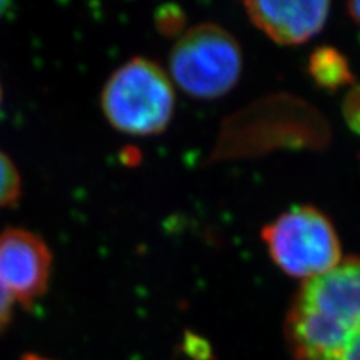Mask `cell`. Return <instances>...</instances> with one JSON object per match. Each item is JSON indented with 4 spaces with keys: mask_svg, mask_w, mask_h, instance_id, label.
I'll return each instance as SVG.
<instances>
[{
    "mask_svg": "<svg viewBox=\"0 0 360 360\" xmlns=\"http://www.w3.org/2000/svg\"><path fill=\"white\" fill-rule=\"evenodd\" d=\"M285 336L296 360H360V258L307 279L292 299Z\"/></svg>",
    "mask_w": 360,
    "mask_h": 360,
    "instance_id": "1",
    "label": "cell"
},
{
    "mask_svg": "<svg viewBox=\"0 0 360 360\" xmlns=\"http://www.w3.org/2000/svg\"><path fill=\"white\" fill-rule=\"evenodd\" d=\"M174 105L172 78L146 58H134L117 68L101 92V108L110 125L139 137L165 131Z\"/></svg>",
    "mask_w": 360,
    "mask_h": 360,
    "instance_id": "2",
    "label": "cell"
},
{
    "mask_svg": "<svg viewBox=\"0 0 360 360\" xmlns=\"http://www.w3.org/2000/svg\"><path fill=\"white\" fill-rule=\"evenodd\" d=\"M242 50L218 25L202 22L180 35L170 53V74L185 94L200 99L221 98L239 82Z\"/></svg>",
    "mask_w": 360,
    "mask_h": 360,
    "instance_id": "3",
    "label": "cell"
},
{
    "mask_svg": "<svg viewBox=\"0 0 360 360\" xmlns=\"http://www.w3.org/2000/svg\"><path fill=\"white\" fill-rule=\"evenodd\" d=\"M274 263L290 276L311 279L341 263V242L333 224L312 206H295L262 231Z\"/></svg>",
    "mask_w": 360,
    "mask_h": 360,
    "instance_id": "4",
    "label": "cell"
},
{
    "mask_svg": "<svg viewBox=\"0 0 360 360\" xmlns=\"http://www.w3.org/2000/svg\"><path fill=\"white\" fill-rule=\"evenodd\" d=\"M53 255L45 240L26 229L0 233V288L30 308L49 288Z\"/></svg>",
    "mask_w": 360,
    "mask_h": 360,
    "instance_id": "5",
    "label": "cell"
},
{
    "mask_svg": "<svg viewBox=\"0 0 360 360\" xmlns=\"http://www.w3.org/2000/svg\"><path fill=\"white\" fill-rule=\"evenodd\" d=\"M246 14L254 25L278 44L296 45L311 39L324 27L329 2H246Z\"/></svg>",
    "mask_w": 360,
    "mask_h": 360,
    "instance_id": "6",
    "label": "cell"
},
{
    "mask_svg": "<svg viewBox=\"0 0 360 360\" xmlns=\"http://www.w3.org/2000/svg\"><path fill=\"white\" fill-rule=\"evenodd\" d=\"M308 72L320 89L336 92L354 82L350 63L345 56L335 47H319L309 56Z\"/></svg>",
    "mask_w": 360,
    "mask_h": 360,
    "instance_id": "7",
    "label": "cell"
},
{
    "mask_svg": "<svg viewBox=\"0 0 360 360\" xmlns=\"http://www.w3.org/2000/svg\"><path fill=\"white\" fill-rule=\"evenodd\" d=\"M21 197V177L9 156L0 152V209L14 206Z\"/></svg>",
    "mask_w": 360,
    "mask_h": 360,
    "instance_id": "8",
    "label": "cell"
},
{
    "mask_svg": "<svg viewBox=\"0 0 360 360\" xmlns=\"http://www.w3.org/2000/svg\"><path fill=\"white\" fill-rule=\"evenodd\" d=\"M185 22V13L177 5H164L156 11V27L165 37L182 35Z\"/></svg>",
    "mask_w": 360,
    "mask_h": 360,
    "instance_id": "9",
    "label": "cell"
},
{
    "mask_svg": "<svg viewBox=\"0 0 360 360\" xmlns=\"http://www.w3.org/2000/svg\"><path fill=\"white\" fill-rule=\"evenodd\" d=\"M342 115L348 128L360 135V84L348 90L342 103Z\"/></svg>",
    "mask_w": 360,
    "mask_h": 360,
    "instance_id": "10",
    "label": "cell"
},
{
    "mask_svg": "<svg viewBox=\"0 0 360 360\" xmlns=\"http://www.w3.org/2000/svg\"><path fill=\"white\" fill-rule=\"evenodd\" d=\"M15 300L0 288V333L5 332L14 317Z\"/></svg>",
    "mask_w": 360,
    "mask_h": 360,
    "instance_id": "11",
    "label": "cell"
},
{
    "mask_svg": "<svg viewBox=\"0 0 360 360\" xmlns=\"http://www.w3.org/2000/svg\"><path fill=\"white\" fill-rule=\"evenodd\" d=\"M347 13L350 18L360 27V0L359 2H350L347 4Z\"/></svg>",
    "mask_w": 360,
    "mask_h": 360,
    "instance_id": "12",
    "label": "cell"
},
{
    "mask_svg": "<svg viewBox=\"0 0 360 360\" xmlns=\"http://www.w3.org/2000/svg\"><path fill=\"white\" fill-rule=\"evenodd\" d=\"M11 8L9 2H4V0H0V17H2L6 11Z\"/></svg>",
    "mask_w": 360,
    "mask_h": 360,
    "instance_id": "13",
    "label": "cell"
},
{
    "mask_svg": "<svg viewBox=\"0 0 360 360\" xmlns=\"http://www.w3.org/2000/svg\"><path fill=\"white\" fill-rule=\"evenodd\" d=\"M0 104H2V87H0Z\"/></svg>",
    "mask_w": 360,
    "mask_h": 360,
    "instance_id": "14",
    "label": "cell"
}]
</instances>
